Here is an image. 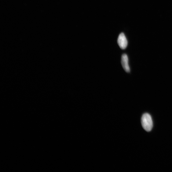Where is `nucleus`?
I'll return each mask as SVG.
<instances>
[{"label":"nucleus","instance_id":"1","mask_svg":"<svg viewBox=\"0 0 172 172\" xmlns=\"http://www.w3.org/2000/svg\"><path fill=\"white\" fill-rule=\"evenodd\" d=\"M142 125L146 131H151L153 127V123L151 115L148 113H145L142 115L141 118Z\"/></svg>","mask_w":172,"mask_h":172},{"label":"nucleus","instance_id":"2","mask_svg":"<svg viewBox=\"0 0 172 172\" xmlns=\"http://www.w3.org/2000/svg\"><path fill=\"white\" fill-rule=\"evenodd\" d=\"M117 42L119 46L121 49L124 50L126 48L127 46L128 42L126 36L123 33H121L119 35Z\"/></svg>","mask_w":172,"mask_h":172},{"label":"nucleus","instance_id":"3","mask_svg":"<svg viewBox=\"0 0 172 172\" xmlns=\"http://www.w3.org/2000/svg\"><path fill=\"white\" fill-rule=\"evenodd\" d=\"M121 63L122 67L126 72L129 73L130 72V68L129 64V59L126 54L122 55L121 58Z\"/></svg>","mask_w":172,"mask_h":172}]
</instances>
